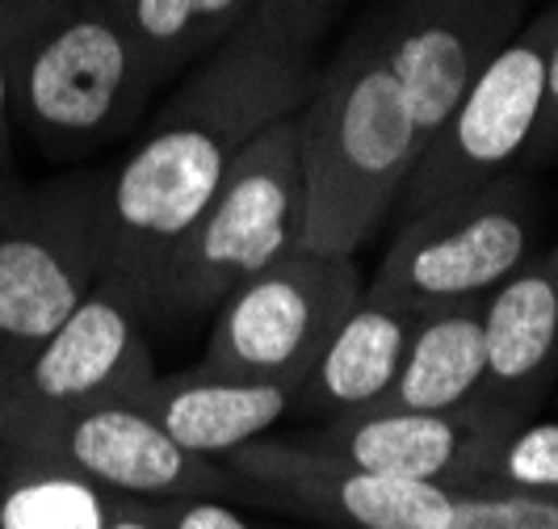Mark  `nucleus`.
Masks as SVG:
<instances>
[{
  "label": "nucleus",
  "instance_id": "obj_1",
  "mask_svg": "<svg viewBox=\"0 0 558 529\" xmlns=\"http://www.w3.org/2000/svg\"><path fill=\"white\" fill-rule=\"evenodd\" d=\"M315 76V59L248 26L235 29L194 63L190 81L156 113L151 135L110 168L113 261L106 278L131 290L143 320H151L168 256L215 197L231 160L260 131L303 110Z\"/></svg>",
  "mask_w": 558,
  "mask_h": 529
},
{
  "label": "nucleus",
  "instance_id": "obj_2",
  "mask_svg": "<svg viewBox=\"0 0 558 529\" xmlns=\"http://www.w3.org/2000/svg\"><path fill=\"white\" fill-rule=\"evenodd\" d=\"M420 152L416 118L391 72L378 17L365 13L319 68L299 110L303 249L357 256L399 211Z\"/></svg>",
  "mask_w": 558,
  "mask_h": 529
},
{
  "label": "nucleus",
  "instance_id": "obj_3",
  "mask_svg": "<svg viewBox=\"0 0 558 529\" xmlns=\"http://www.w3.org/2000/svg\"><path fill=\"white\" fill-rule=\"evenodd\" d=\"M13 118L51 160L113 143L156 97V72L110 4L68 0L9 51Z\"/></svg>",
  "mask_w": 558,
  "mask_h": 529
},
{
  "label": "nucleus",
  "instance_id": "obj_4",
  "mask_svg": "<svg viewBox=\"0 0 558 529\" xmlns=\"http://www.w3.org/2000/svg\"><path fill=\"white\" fill-rule=\"evenodd\" d=\"M110 168L0 190V370L34 353L110 274Z\"/></svg>",
  "mask_w": 558,
  "mask_h": 529
},
{
  "label": "nucleus",
  "instance_id": "obj_5",
  "mask_svg": "<svg viewBox=\"0 0 558 529\" xmlns=\"http://www.w3.org/2000/svg\"><path fill=\"white\" fill-rule=\"evenodd\" d=\"M303 249L299 113L281 118L231 160L215 197L168 256L151 315H210L235 286Z\"/></svg>",
  "mask_w": 558,
  "mask_h": 529
},
{
  "label": "nucleus",
  "instance_id": "obj_6",
  "mask_svg": "<svg viewBox=\"0 0 558 529\" xmlns=\"http://www.w3.org/2000/svg\"><path fill=\"white\" fill-rule=\"evenodd\" d=\"M533 215L537 206L521 168L458 202L408 215L399 219L391 249L365 294L416 320L483 303L512 269L530 261Z\"/></svg>",
  "mask_w": 558,
  "mask_h": 529
},
{
  "label": "nucleus",
  "instance_id": "obj_7",
  "mask_svg": "<svg viewBox=\"0 0 558 529\" xmlns=\"http://www.w3.org/2000/svg\"><path fill=\"white\" fill-rule=\"evenodd\" d=\"M362 290L357 256L294 249L210 311V336L197 365L231 378L299 387Z\"/></svg>",
  "mask_w": 558,
  "mask_h": 529
},
{
  "label": "nucleus",
  "instance_id": "obj_8",
  "mask_svg": "<svg viewBox=\"0 0 558 529\" xmlns=\"http://www.w3.org/2000/svg\"><path fill=\"white\" fill-rule=\"evenodd\" d=\"M555 29L558 4H550L483 63V72L466 84L462 101L441 122V131L420 152L395 211L399 219L441 202H458L525 165L542 110V81Z\"/></svg>",
  "mask_w": 558,
  "mask_h": 529
},
{
  "label": "nucleus",
  "instance_id": "obj_9",
  "mask_svg": "<svg viewBox=\"0 0 558 529\" xmlns=\"http://www.w3.org/2000/svg\"><path fill=\"white\" fill-rule=\"evenodd\" d=\"M0 442L29 449L59 467L101 483L113 496L172 501V496H227L248 501L240 474L219 458H202L172 442L156 420L131 399L84 404L63 412L0 417Z\"/></svg>",
  "mask_w": 558,
  "mask_h": 529
},
{
  "label": "nucleus",
  "instance_id": "obj_10",
  "mask_svg": "<svg viewBox=\"0 0 558 529\" xmlns=\"http://www.w3.org/2000/svg\"><path fill=\"white\" fill-rule=\"evenodd\" d=\"M248 501L286 508L332 529H449L458 492L424 479L374 474L307 437H256L223 458Z\"/></svg>",
  "mask_w": 558,
  "mask_h": 529
},
{
  "label": "nucleus",
  "instance_id": "obj_11",
  "mask_svg": "<svg viewBox=\"0 0 558 529\" xmlns=\"http://www.w3.org/2000/svg\"><path fill=\"white\" fill-rule=\"evenodd\" d=\"M151 378L140 303L126 286L101 278L34 353L0 370V417L131 399Z\"/></svg>",
  "mask_w": 558,
  "mask_h": 529
},
{
  "label": "nucleus",
  "instance_id": "obj_12",
  "mask_svg": "<svg viewBox=\"0 0 558 529\" xmlns=\"http://www.w3.org/2000/svg\"><path fill=\"white\" fill-rule=\"evenodd\" d=\"M391 72L399 76L428 147L483 63L525 26V0H378Z\"/></svg>",
  "mask_w": 558,
  "mask_h": 529
},
{
  "label": "nucleus",
  "instance_id": "obj_13",
  "mask_svg": "<svg viewBox=\"0 0 558 529\" xmlns=\"http://www.w3.org/2000/svg\"><path fill=\"white\" fill-rule=\"evenodd\" d=\"M525 417L500 412L492 404H471L458 412H408V408H369L336 417L303 433L311 446L365 467L374 474L424 479L453 492L475 488L492 449Z\"/></svg>",
  "mask_w": 558,
  "mask_h": 529
},
{
  "label": "nucleus",
  "instance_id": "obj_14",
  "mask_svg": "<svg viewBox=\"0 0 558 529\" xmlns=\"http://www.w3.org/2000/svg\"><path fill=\"white\" fill-rule=\"evenodd\" d=\"M483 311V404L530 417L558 378V256H530L478 303Z\"/></svg>",
  "mask_w": 558,
  "mask_h": 529
},
{
  "label": "nucleus",
  "instance_id": "obj_15",
  "mask_svg": "<svg viewBox=\"0 0 558 529\" xmlns=\"http://www.w3.org/2000/svg\"><path fill=\"white\" fill-rule=\"evenodd\" d=\"M290 399L294 387L231 378L206 365L156 374L147 387L131 395V404L156 420L172 442L219 462L231 449L265 437L281 417H290Z\"/></svg>",
  "mask_w": 558,
  "mask_h": 529
},
{
  "label": "nucleus",
  "instance_id": "obj_16",
  "mask_svg": "<svg viewBox=\"0 0 558 529\" xmlns=\"http://www.w3.org/2000/svg\"><path fill=\"white\" fill-rule=\"evenodd\" d=\"M412 328H416V315L383 299H369L362 290V299L349 306V315L336 324L328 345L319 349L315 365L294 387L290 412L324 424V420L378 408L399 374Z\"/></svg>",
  "mask_w": 558,
  "mask_h": 529
},
{
  "label": "nucleus",
  "instance_id": "obj_17",
  "mask_svg": "<svg viewBox=\"0 0 558 529\" xmlns=\"http://www.w3.org/2000/svg\"><path fill=\"white\" fill-rule=\"evenodd\" d=\"M483 311L478 303L449 306L420 315L391 390L378 408H408V412H458L483 404Z\"/></svg>",
  "mask_w": 558,
  "mask_h": 529
},
{
  "label": "nucleus",
  "instance_id": "obj_18",
  "mask_svg": "<svg viewBox=\"0 0 558 529\" xmlns=\"http://www.w3.org/2000/svg\"><path fill=\"white\" fill-rule=\"evenodd\" d=\"M165 84L244 29L256 0H106Z\"/></svg>",
  "mask_w": 558,
  "mask_h": 529
},
{
  "label": "nucleus",
  "instance_id": "obj_19",
  "mask_svg": "<svg viewBox=\"0 0 558 529\" xmlns=\"http://www.w3.org/2000/svg\"><path fill=\"white\" fill-rule=\"evenodd\" d=\"M110 508L113 492L72 467L13 446L0 454V529H106Z\"/></svg>",
  "mask_w": 558,
  "mask_h": 529
},
{
  "label": "nucleus",
  "instance_id": "obj_20",
  "mask_svg": "<svg viewBox=\"0 0 558 529\" xmlns=\"http://www.w3.org/2000/svg\"><path fill=\"white\" fill-rule=\"evenodd\" d=\"M471 492L558 496V420H521L483 462Z\"/></svg>",
  "mask_w": 558,
  "mask_h": 529
},
{
  "label": "nucleus",
  "instance_id": "obj_21",
  "mask_svg": "<svg viewBox=\"0 0 558 529\" xmlns=\"http://www.w3.org/2000/svg\"><path fill=\"white\" fill-rule=\"evenodd\" d=\"M340 9H344V0H256L244 26L286 47V51H294V56L315 59L324 34L340 17Z\"/></svg>",
  "mask_w": 558,
  "mask_h": 529
},
{
  "label": "nucleus",
  "instance_id": "obj_22",
  "mask_svg": "<svg viewBox=\"0 0 558 529\" xmlns=\"http://www.w3.org/2000/svg\"><path fill=\"white\" fill-rule=\"evenodd\" d=\"M449 529H558V496L458 492Z\"/></svg>",
  "mask_w": 558,
  "mask_h": 529
},
{
  "label": "nucleus",
  "instance_id": "obj_23",
  "mask_svg": "<svg viewBox=\"0 0 558 529\" xmlns=\"http://www.w3.org/2000/svg\"><path fill=\"white\" fill-rule=\"evenodd\" d=\"M160 517L165 529H260V521L244 513V504L227 496H172L160 501Z\"/></svg>",
  "mask_w": 558,
  "mask_h": 529
},
{
  "label": "nucleus",
  "instance_id": "obj_24",
  "mask_svg": "<svg viewBox=\"0 0 558 529\" xmlns=\"http://www.w3.org/2000/svg\"><path fill=\"white\" fill-rule=\"evenodd\" d=\"M558 156V29L546 56V81H542V110H537V127H533V143L525 165H546Z\"/></svg>",
  "mask_w": 558,
  "mask_h": 529
},
{
  "label": "nucleus",
  "instance_id": "obj_25",
  "mask_svg": "<svg viewBox=\"0 0 558 529\" xmlns=\"http://www.w3.org/2000/svg\"><path fill=\"white\" fill-rule=\"evenodd\" d=\"M68 0H0V43H4V56L26 43L34 29L43 22H51Z\"/></svg>",
  "mask_w": 558,
  "mask_h": 529
},
{
  "label": "nucleus",
  "instance_id": "obj_26",
  "mask_svg": "<svg viewBox=\"0 0 558 529\" xmlns=\"http://www.w3.org/2000/svg\"><path fill=\"white\" fill-rule=\"evenodd\" d=\"M13 147H17L13 81H9V56H4V43H0V185L13 181Z\"/></svg>",
  "mask_w": 558,
  "mask_h": 529
},
{
  "label": "nucleus",
  "instance_id": "obj_27",
  "mask_svg": "<svg viewBox=\"0 0 558 529\" xmlns=\"http://www.w3.org/2000/svg\"><path fill=\"white\" fill-rule=\"evenodd\" d=\"M106 529H165L160 501H140V496H113Z\"/></svg>",
  "mask_w": 558,
  "mask_h": 529
},
{
  "label": "nucleus",
  "instance_id": "obj_28",
  "mask_svg": "<svg viewBox=\"0 0 558 529\" xmlns=\"http://www.w3.org/2000/svg\"><path fill=\"white\" fill-rule=\"evenodd\" d=\"M260 529H303V526H260ZM324 529H332V526H324Z\"/></svg>",
  "mask_w": 558,
  "mask_h": 529
},
{
  "label": "nucleus",
  "instance_id": "obj_29",
  "mask_svg": "<svg viewBox=\"0 0 558 529\" xmlns=\"http://www.w3.org/2000/svg\"><path fill=\"white\" fill-rule=\"evenodd\" d=\"M4 185H9V181H4ZM4 185H0V190H4Z\"/></svg>",
  "mask_w": 558,
  "mask_h": 529
},
{
  "label": "nucleus",
  "instance_id": "obj_30",
  "mask_svg": "<svg viewBox=\"0 0 558 529\" xmlns=\"http://www.w3.org/2000/svg\"><path fill=\"white\" fill-rule=\"evenodd\" d=\"M0 454H4V446H0Z\"/></svg>",
  "mask_w": 558,
  "mask_h": 529
},
{
  "label": "nucleus",
  "instance_id": "obj_31",
  "mask_svg": "<svg viewBox=\"0 0 558 529\" xmlns=\"http://www.w3.org/2000/svg\"><path fill=\"white\" fill-rule=\"evenodd\" d=\"M555 256H558V249H555Z\"/></svg>",
  "mask_w": 558,
  "mask_h": 529
},
{
  "label": "nucleus",
  "instance_id": "obj_32",
  "mask_svg": "<svg viewBox=\"0 0 558 529\" xmlns=\"http://www.w3.org/2000/svg\"><path fill=\"white\" fill-rule=\"evenodd\" d=\"M101 4H106V0H101Z\"/></svg>",
  "mask_w": 558,
  "mask_h": 529
}]
</instances>
